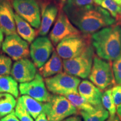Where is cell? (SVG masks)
Here are the masks:
<instances>
[{"label": "cell", "mask_w": 121, "mask_h": 121, "mask_svg": "<svg viewBox=\"0 0 121 121\" xmlns=\"http://www.w3.org/2000/svg\"><path fill=\"white\" fill-rule=\"evenodd\" d=\"M62 9L71 22L85 34L92 35L116 23V20L108 11L95 4L81 7L64 4Z\"/></svg>", "instance_id": "6da1fadb"}, {"label": "cell", "mask_w": 121, "mask_h": 121, "mask_svg": "<svg viewBox=\"0 0 121 121\" xmlns=\"http://www.w3.org/2000/svg\"><path fill=\"white\" fill-rule=\"evenodd\" d=\"M91 44L96 55L108 61L121 56V25L114 24L91 35Z\"/></svg>", "instance_id": "7a4b0ae2"}, {"label": "cell", "mask_w": 121, "mask_h": 121, "mask_svg": "<svg viewBox=\"0 0 121 121\" xmlns=\"http://www.w3.org/2000/svg\"><path fill=\"white\" fill-rule=\"evenodd\" d=\"M95 56V50L91 44L78 56L63 60L64 72L78 78H89Z\"/></svg>", "instance_id": "3957f363"}, {"label": "cell", "mask_w": 121, "mask_h": 121, "mask_svg": "<svg viewBox=\"0 0 121 121\" xmlns=\"http://www.w3.org/2000/svg\"><path fill=\"white\" fill-rule=\"evenodd\" d=\"M89 80L102 91L110 89L116 85L112 63L95 56Z\"/></svg>", "instance_id": "277c9868"}, {"label": "cell", "mask_w": 121, "mask_h": 121, "mask_svg": "<svg viewBox=\"0 0 121 121\" xmlns=\"http://www.w3.org/2000/svg\"><path fill=\"white\" fill-rule=\"evenodd\" d=\"M44 112L49 121H62L66 118L79 114L71 102L63 95H52L49 102L44 103Z\"/></svg>", "instance_id": "5b68a950"}, {"label": "cell", "mask_w": 121, "mask_h": 121, "mask_svg": "<svg viewBox=\"0 0 121 121\" xmlns=\"http://www.w3.org/2000/svg\"><path fill=\"white\" fill-rule=\"evenodd\" d=\"M91 45V35L81 33L63 39L57 45L56 51L61 58L68 60L80 55Z\"/></svg>", "instance_id": "8992f818"}, {"label": "cell", "mask_w": 121, "mask_h": 121, "mask_svg": "<svg viewBox=\"0 0 121 121\" xmlns=\"http://www.w3.org/2000/svg\"><path fill=\"white\" fill-rule=\"evenodd\" d=\"M44 81L50 93L63 96L72 94H78V87L81 82V80L78 77L65 72L45 78Z\"/></svg>", "instance_id": "52a82bcc"}, {"label": "cell", "mask_w": 121, "mask_h": 121, "mask_svg": "<svg viewBox=\"0 0 121 121\" xmlns=\"http://www.w3.org/2000/svg\"><path fill=\"white\" fill-rule=\"evenodd\" d=\"M12 4L16 14L39 29L41 23V11L37 0H13Z\"/></svg>", "instance_id": "ba28073f"}, {"label": "cell", "mask_w": 121, "mask_h": 121, "mask_svg": "<svg viewBox=\"0 0 121 121\" xmlns=\"http://www.w3.org/2000/svg\"><path fill=\"white\" fill-rule=\"evenodd\" d=\"M81 33L71 22L62 9H60L56 22L49 34V38L53 44L57 45L66 38Z\"/></svg>", "instance_id": "9c48e42d"}, {"label": "cell", "mask_w": 121, "mask_h": 121, "mask_svg": "<svg viewBox=\"0 0 121 121\" xmlns=\"http://www.w3.org/2000/svg\"><path fill=\"white\" fill-rule=\"evenodd\" d=\"M30 56L37 68H40L47 62L54 51L51 40L45 36H40L30 45Z\"/></svg>", "instance_id": "30bf717a"}, {"label": "cell", "mask_w": 121, "mask_h": 121, "mask_svg": "<svg viewBox=\"0 0 121 121\" xmlns=\"http://www.w3.org/2000/svg\"><path fill=\"white\" fill-rule=\"evenodd\" d=\"M2 49L15 61L28 58L30 56L29 43L17 34L6 35L2 43Z\"/></svg>", "instance_id": "8fae6325"}, {"label": "cell", "mask_w": 121, "mask_h": 121, "mask_svg": "<svg viewBox=\"0 0 121 121\" xmlns=\"http://www.w3.org/2000/svg\"><path fill=\"white\" fill-rule=\"evenodd\" d=\"M19 89L22 95H28L42 103L49 102L52 96L47 88L43 78L39 73H37L32 81L20 83Z\"/></svg>", "instance_id": "7c38bea8"}, {"label": "cell", "mask_w": 121, "mask_h": 121, "mask_svg": "<svg viewBox=\"0 0 121 121\" xmlns=\"http://www.w3.org/2000/svg\"><path fill=\"white\" fill-rule=\"evenodd\" d=\"M37 72V67L32 60L26 58L15 62L10 74L17 82L24 83L32 81Z\"/></svg>", "instance_id": "4fadbf2b"}, {"label": "cell", "mask_w": 121, "mask_h": 121, "mask_svg": "<svg viewBox=\"0 0 121 121\" xmlns=\"http://www.w3.org/2000/svg\"><path fill=\"white\" fill-rule=\"evenodd\" d=\"M11 0H0V29L6 35L17 34Z\"/></svg>", "instance_id": "5bb4252c"}, {"label": "cell", "mask_w": 121, "mask_h": 121, "mask_svg": "<svg viewBox=\"0 0 121 121\" xmlns=\"http://www.w3.org/2000/svg\"><path fill=\"white\" fill-rule=\"evenodd\" d=\"M78 92L80 96L95 108H97L103 106L102 91L91 81L87 80L81 81L78 86Z\"/></svg>", "instance_id": "9a60e30c"}, {"label": "cell", "mask_w": 121, "mask_h": 121, "mask_svg": "<svg viewBox=\"0 0 121 121\" xmlns=\"http://www.w3.org/2000/svg\"><path fill=\"white\" fill-rule=\"evenodd\" d=\"M58 13V7L53 3L46 4L43 7L41 11V23L38 29L39 35L45 36L48 34L56 19Z\"/></svg>", "instance_id": "2e32d148"}, {"label": "cell", "mask_w": 121, "mask_h": 121, "mask_svg": "<svg viewBox=\"0 0 121 121\" xmlns=\"http://www.w3.org/2000/svg\"><path fill=\"white\" fill-rule=\"evenodd\" d=\"M63 69V61L56 51H54L51 57L42 67L39 68V73L44 78H48L60 73Z\"/></svg>", "instance_id": "e0dca14e"}, {"label": "cell", "mask_w": 121, "mask_h": 121, "mask_svg": "<svg viewBox=\"0 0 121 121\" xmlns=\"http://www.w3.org/2000/svg\"><path fill=\"white\" fill-rule=\"evenodd\" d=\"M14 17L17 34L29 43H32L37 37V31L28 22L16 13Z\"/></svg>", "instance_id": "ac0fdd59"}, {"label": "cell", "mask_w": 121, "mask_h": 121, "mask_svg": "<svg viewBox=\"0 0 121 121\" xmlns=\"http://www.w3.org/2000/svg\"><path fill=\"white\" fill-rule=\"evenodd\" d=\"M18 99L34 119H36L39 114L44 112V103H43L26 95H22Z\"/></svg>", "instance_id": "d6986e66"}, {"label": "cell", "mask_w": 121, "mask_h": 121, "mask_svg": "<svg viewBox=\"0 0 121 121\" xmlns=\"http://www.w3.org/2000/svg\"><path fill=\"white\" fill-rule=\"evenodd\" d=\"M0 93H5L17 98L19 95V89L17 81L10 75L0 76Z\"/></svg>", "instance_id": "ffe728a7"}, {"label": "cell", "mask_w": 121, "mask_h": 121, "mask_svg": "<svg viewBox=\"0 0 121 121\" xmlns=\"http://www.w3.org/2000/svg\"><path fill=\"white\" fill-rule=\"evenodd\" d=\"M17 102L13 95L5 93H0V118H2L13 112Z\"/></svg>", "instance_id": "44dd1931"}, {"label": "cell", "mask_w": 121, "mask_h": 121, "mask_svg": "<svg viewBox=\"0 0 121 121\" xmlns=\"http://www.w3.org/2000/svg\"><path fill=\"white\" fill-rule=\"evenodd\" d=\"M79 114L82 117L84 121H105L109 115L108 110L103 106L97 108L94 111L91 112H79Z\"/></svg>", "instance_id": "7402d4cb"}, {"label": "cell", "mask_w": 121, "mask_h": 121, "mask_svg": "<svg viewBox=\"0 0 121 121\" xmlns=\"http://www.w3.org/2000/svg\"><path fill=\"white\" fill-rule=\"evenodd\" d=\"M65 97L72 103V104L78 109V112H91L94 111L96 109V108L93 107L91 104H90L84 99L82 96L78 94H68L65 95Z\"/></svg>", "instance_id": "603a6c76"}, {"label": "cell", "mask_w": 121, "mask_h": 121, "mask_svg": "<svg viewBox=\"0 0 121 121\" xmlns=\"http://www.w3.org/2000/svg\"><path fill=\"white\" fill-rule=\"evenodd\" d=\"M101 7L108 11L116 20V24L121 25V6L113 0H104L100 4Z\"/></svg>", "instance_id": "cb8c5ba5"}, {"label": "cell", "mask_w": 121, "mask_h": 121, "mask_svg": "<svg viewBox=\"0 0 121 121\" xmlns=\"http://www.w3.org/2000/svg\"><path fill=\"white\" fill-rule=\"evenodd\" d=\"M102 102L104 108L109 113L110 117H114L117 112V108L113 100L111 89H107L103 93Z\"/></svg>", "instance_id": "d4e9b609"}, {"label": "cell", "mask_w": 121, "mask_h": 121, "mask_svg": "<svg viewBox=\"0 0 121 121\" xmlns=\"http://www.w3.org/2000/svg\"><path fill=\"white\" fill-rule=\"evenodd\" d=\"M12 67V59L4 54H0V76L10 75Z\"/></svg>", "instance_id": "484cf974"}, {"label": "cell", "mask_w": 121, "mask_h": 121, "mask_svg": "<svg viewBox=\"0 0 121 121\" xmlns=\"http://www.w3.org/2000/svg\"><path fill=\"white\" fill-rule=\"evenodd\" d=\"M15 113L20 121H34L33 118L24 108L22 103L19 99L15 109Z\"/></svg>", "instance_id": "4316f807"}, {"label": "cell", "mask_w": 121, "mask_h": 121, "mask_svg": "<svg viewBox=\"0 0 121 121\" xmlns=\"http://www.w3.org/2000/svg\"><path fill=\"white\" fill-rule=\"evenodd\" d=\"M112 68L116 84L121 85V56L113 61Z\"/></svg>", "instance_id": "83f0119b"}, {"label": "cell", "mask_w": 121, "mask_h": 121, "mask_svg": "<svg viewBox=\"0 0 121 121\" xmlns=\"http://www.w3.org/2000/svg\"><path fill=\"white\" fill-rule=\"evenodd\" d=\"M112 94L116 107L121 103V85H117L111 88Z\"/></svg>", "instance_id": "f1b7e54d"}, {"label": "cell", "mask_w": 121, "mask_h": 121, "mask_svg": "<svg viewBox=\"0 0 121 121\" xmlns=\"http://www.w3.org/2000/svg\"><path fill=\"white\" fill-rule=\"evenodd\" d=\"M64 4L72 6L81 7L90 5L95 3L94 2V0H66Z\"/></svg>", "instance_id": "f546056e"}, {"label": "cell", "mask_w": 121, "mask_h": 121, "mask_svg": "<svg viewBox=\"0 0 121 121\" xmlns=\"http://www.w3.org/2000/svg\"><path fill=\"white\" fill-rule=\"evenodd\" d=\"M0 121H20L19 120V119L17 117V116H16L15 113V110L9 114L7 116H6L5 117L2 118L0 119Z\"/></svg>", "instance_id": "4dcf8cb0"}, {"label": "cell", "mask_w": 121, "mask_h": 121, "mask_svg": "<svg viewBox=\"0 0 121 121\" xmlns=\"http://www.w3.org/2000/svg\"><path fill=\"white\" fill-rule=\"evenodd\" d=\"M62 121H82V118L78 114L72 115L63 119Z\"/></svg>", "instance_id": "1f68e13d"}, {"label": "cell", "mask_w": 121, "mask_h": 121, "mask_svg": "<svg viewBox=\"0 0 121 121\" xmlns=\"http://www.w3.org/2000/svg\"><path fill=\"white\" fill-rule=\"evenodd\" d=\"M35 121H49L47 117L46 114L44 112L42 113L38 116L37 118L35 119Z\"/></svg>", "instance_id": "d6a6232c"}, {"label": "cell", "mask_w": 121, "mask_h": 121, "mask_svg": "<svg viewBox=\"0 0 121 121\" xmlns=\"http://www.w3.org/2000/svg\"><path fill=\"white\" fill-rule=\"evenodd\" d=\"M117 116L119 118V120L121 121V103L117 107Z\"/></svg>", "instance_id": "836d02e7"}, {"label": "cell", "mask_w": 121, "mask_h": 121, "mask_svg": "<svg viewBox=\"0 0 121 121\" xmlns=\"http://www.w3.org/2000/svg\"><path fill=\"white\" fill-rule=\"evenodd\" d=\"M3 33L2 30L0 29V48L1 47H2V44L3 42H4V34H3Z\"/></svg>", "instance_id": "e575fe53"}, {"label": "cell", "mask_w": 121, "mask_h": 121, "mask_svg": "<svg viewBox=\"0 0 121 121\" xmlns=\"http://www.w3.org/2000/svg\"><path fill=\"white\" fill-rule=\"evenodd\" d=\"M119 121L120 120H119V118H118V117L117 116H116L114 117H113V118L110 117L108 119H107L106 121Z\"/></svg>", "instance_id": "d590c367"}, {"label": "cell", "mask_w": 121, "mask_h": 121, "mask_svg": "<svg viewBox=\"0 0 121 121\" xmlns=\"http://www.w3.org/2000/svg\"><path fill=\"white\" fill-rule=\"evenodd\" d=\"M104 0H94V2L95 3V4H98V5H100L101 3H102Z\"/></svg>", "instance_id": "8d00e7d4"}, {"label": "cell", "mask_w": 121, "mask_h": 121, "mask_svg": "<svg viewBox=\"0 0 121 121\" xmlns=\"http://www.w3.org/2000/svg\"><path fill=\"white\" fill-rule=\"evenodd\" d=\"M113 1H114L115 2L117 3L118 5L121 6V0H113Z\"/></svg>", "instance_id": "74e56055"}, {"label": "cell", "mask_w": 121, "mask_h": 121, "mask_svg": "<svg viewBox=\"0 0 121 121\" xmlns=\"http://www.w3.org/2000/svg\"><path fill=\"white\" fill-rule=\"evenodd\" d=\"M63 1H66V0H63Z\"/></svg>", "instance_id": "f35d334b"}]
</instances>
